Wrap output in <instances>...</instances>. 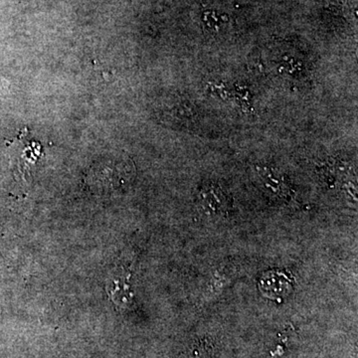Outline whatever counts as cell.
Returning <instances> with one entry per match:
<instances>
[{
  "label": "cell",
  "mask_w": 358,
  "mask_h": 358,
  "mask_svg": "<svg viewBox=\"0 0 358 358\" xmlns=\"http://www.w3.org/2000/svg\"><path fill=\"white\" fill-rule=\"evenodd\" d=\"M200 203L202 210L212 216H221L227 213L229 200L219 186L208 185L200 192Z\"/></svg>",
  "instance_id": "cell-1"
},
{
  "label": "cell",
  "mask_w": 358,
  "mask_h": 358,
  "mask_svg": "<svg viewBox=\"0 0 358 358\" xmlns=\"http://www.w3.org/2000/svg\"><path fill=\"white\" fill-rule=\"evenodd\" d=\"M291 287V281L289 278L282 273L266 274L265 278H263L262 282H261V288L264 293L266 294V296H273V298L288 294Z\"/></svg>",
  "instance_id": "cell-2"
},
{
  "label": "cell",
  "mask_w": 358,
  "mask_h": 358,
  "mask_svg": "<svg viewBox=\"0 0 358 358\" xmlns=\"http://www.w3.org/2000/svg\"><path fill=\"white\" fill-rule=\"evenodd\" d=\"M127 281L128 279L124 282L122 280H117L113 282L110 286L107 287L108 296L117 307H124L133 298V294L129 293V286Z\"/></svg>",
  "instance_id": "cell-3"
},
{
  "label": "cell",
  "mask_w": 358,
  "mask_h": 358,
  "mask_svg": "<svg viewBox=\"0 0 358 358\" xmlns=\"http://www.w3.org/2000/svg\"><path fill=\"white\" fill-rule=\"evenodd\" d=\"M202 21H203L204 25L206 28H208L211 32H219L221 29V25L223 23L228 22V17L225 16V14H220L216 13V11L208 10L205 11L202 14Z\"/></svg>",
  "instance_id": "cell-4"
},
{
  "label": "cell",
  "mask_w": 358,
  "mask_h": 358,
  "mask_svg": "<svg viewBox=\"0 0 358 358\" xmlns=\"http://www.w3.org/2000/svg\"><path fill=\"white\" fill-rule=\"evenodd\" d=\"M281 65L282 70L289 75H294L296 74V73L300 72L301 68H303V65H301L300 61L293 57H289V56H286V57L282 58Z\"/></svg>",
  "instance_id": "cell-5"
}]
</instances>
